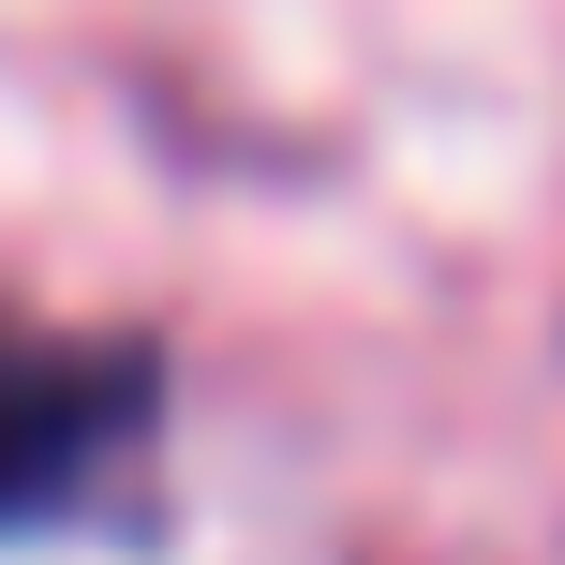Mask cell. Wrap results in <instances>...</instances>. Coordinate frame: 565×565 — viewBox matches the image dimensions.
<instances>
[{
	"instance_id": "obj_1",
	"label": "cell",
	"mask_w": 565,
	"mask_h": 565,
	"mask_svg": "<svg viewBox=\"0 0 565 565\" xmlns=\"http://www.w3.org/2000/svg\"><path fill=\"white\" fill-rule=\"evenodd\" d=\"M149 372L119 342H45V328H0V507L30 491H75L89 461L135 431Z\"/></svg>"
}]
</instances>
